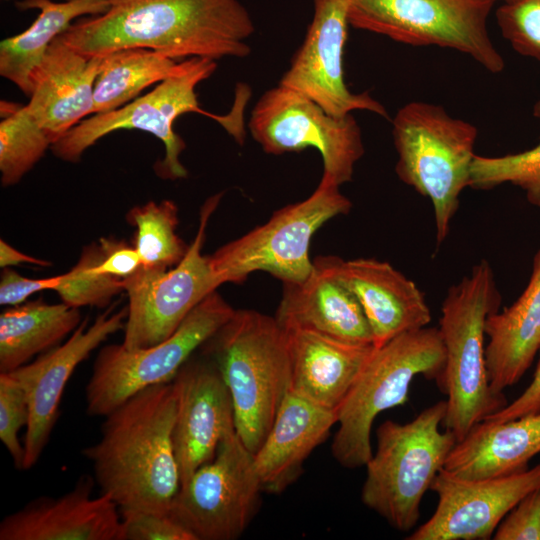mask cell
<instances>
[{"label": "cell", "mask_w": 540, "mask_h": 540, "mask_svg": "<svg viewBox=\"0 0 540 540\" xmlns=\"http://www.w3.org/2000/svg\"><path fill=\"white\" fill-rule=\"evenodd\" d=\"M99 15L77 19L61 36L88 57L146 48L175 61L244 58L253 20L239 0H107Z\"/></svg>", "instance_id": "6da1fadb"}, {"label": "cell", "mask_w": 540, "mask_h": 540, "mask_svg": "<svg viewBox=\"0 0 540 540\" xmlns=\"http://www.w3.org/2000/svg\"><path fill=\"white\" fill-rule=\"evenodd\" d=\"M173 382L147 387L104 417L100 439L83 449L101 493L122 509L168 515L180 489L173 444Z\"/></svg>", "instance_id": "7a4b0ae2"}, {"label": "cell", "mask_w": 540, "mask_h": 540, "mask_svg": "<svg viewBox=\"0 0 540 540\" xmlns=\"http://www.w3.org/2000/svg\"><path fill=\"white\" fill-rule=\"evenodd\" d=\"M201 348L220 370L232 398L236 433L254 454L290 389L286 333L275 317L239 309Z\"/></svg>", "instance_id": "3957f363"}, {"label": "cell", "mask_w": 540, "mask_h": 540, "mask_svg": "<svg viewBox=\"0 0 540 540\" xmlns=\"http://www.w3.org/2000/svg\"><path fill=\"white\" fill-rule=\"evenodd\" d=\"M501 301L493 269L481 260L448 289L442 302L438 330L445 366L439 388L447 396L442 425L457 442L508 404L504 393L491 388L485 362V322Z\"/></svg>", "instance_id": "277c9868"}, {"label": "cell", "mask_w": 540, "mask_h": 540, "mask_svg": "<svg viewBox=\"0 0 540 540\" xmlns=\"http://www.w3.org/2000/svg\"><path fill=\"white\" fill-rule=\"evenodd\" d=\"M445 350L438 327L401 333L373 348L338 409L331 444L334 459L345 468L365 466L372 456L371 430L383 411L403 405L413 379L423 376L440 387Z\"/></svg>", "instance_id": "5b68a950"}, {"label": "cell", "mask_w": 540, "mask_h": 540, "mask_svg": "<svg viewBox=\"0 0 540 540\" xmlns=\"http://www.w3.org/2000/svg\"><path fill=\"white\" fill-rule=\"evenodd\" d=\"M398 178L427 197L434 209L436 241L448 236L462 191L470 185L477 128L442 106L411 101L392 120Z\"/></svg>", "instance_id": "8992f818"}, {"label": "cell", "mask_w": 540, "mask_h": 540, "mask_svg": "<svg viewBox=\"0 0 540 540\" xmlns=\"http://www.w3.org/2000/svg\"><path fill=\"white\" fill-rule=\"evenodd\" d=\"M446 401H438L413 420H386L376 430L377 448L366 463L361 500L394 529L406 532L420 517V504L456 444L440 430Z\"/></svg>", "instance_id": "52a82bcc"}, {"label": "cell", "mask_w": 540, "mask_h": 540, "mask_svg": "<svg viewBox=\"0 0 540 540\" xmlns=\"http://www.w3.org/2000/svg\"><path fill=\"white\" fill-rule=\"evenodd\" d=\"M216 68V61L211 59H186L181 72L158 83L149 93L118 109L80 121L52 144V152L59 159L75 163L102 137L121 129H137L151 133L164 145L165 154L155 165L156 174L169 180L186 178L188 172L180 161L186 144L173 128L179 116L188 112L208 115L222 122L238 143L244 139L242 123L232 121L231 117L215 116L199 106L196 87L212 76Z\"/></svg>", "instance_id": "ba28073f"}, {"label": "cell", "mask_w": 540, "mask_h": 540, "mask_svg": "<svg viewBox=\"0 0 540 540\" xmlns=\"http://www.w3.org/2000/svg\"><path fill=\"white\" fill-rule=\"evenodd\" d=\"M339 188L321 179L306 199L277 210L266 223L207 255L218 286L242 283L256 271L267 272L283 284L305 280L314 268L309 257L314 233L352 208Z\"/></svg>", "instance_id": "9c48e42d"}, {"label": "cell", "mask_w": 540, "mask_h": 540, "mask_svg": "<svg viewBox=\"0 0 540 540\" xmlns=\"http://www.w3.org/2000/svg\"><path fill=\"white\" fill-rule=\"evenodd\" d=\"M502 0H349L350 26L412 46H437L466 54L499 73L505 61L488 30Z\"/></svg>", "instance_id": "30bf717a"}, {"label": "cell", "mask_w": 540, "mask_h": 540, "mask_svg": "<svg viewBox=\"0 0 540 540\" xmlns=\"http://www.w3.org/2000/svg\"><path fill=\"white\" fill-rule=\"evenodd\" d=\"M234 312L235 309L215 290L161 343L133 350L124 348L122 344L102 347L85 387L87 414L105 417L139 391L171 382L194 351L210 339Z\"/></svg>", "instance_id": "8fae6325"}, {"label": "cell", "mask_w": 540, "mask_h": 540, "mask_svg": "<svg viewBox=\"0 0 540 540\" xmlns=\"http://www.w3.org/2000/svg\"><path fill=\"white\" fill-rule=\"evenodd\" d=\"M253 139L268 154L315 148L321 179L341 186L352 180L364 154L361 129L352 114L335 117L306 96L278 84L256 102L248 122Z\"/></svg>", "instance_id": "7c38bea8"}, {"label": "cell", "mask_w": 540, "mask_h": 540, "mask_svg": "<svg viewBox=\"0 0 540 540\" xmlns=\"http://www.w3.org/2000/svg\"><path fill=\"white\" fill-rule=\"evenodd\" d=\"M262 491L253 453L234 431L180 486L168 515L195 540H234L255 516Z\"/></svg>", "instance_id": "4fadbf2b"}, {"label": "cell", "mask_w": 540, "mask_h": 540, "mask_svg": "<svg viewBox=\"0 0 540 540\" xmlns=\"http://www.w3.org/2000/svg\"><path fill=\"white\" fill-rule=\"evenodd\" d=\"M221 197V193L216 194L202 206L197 234L177 265L166 270L141 266L124 279L128 296L121 343L124 348H146L166 340L187 315L219 287L202 247L208 221Z\"/></svg>", "instance_id": "5bb4252c"}, {"label": "cell", "mask_w": 540, "mask_h": 540, "mask_svg": "<svg viewBox=\"0 0 540 540\" xmlns=\"http://www.w3.org/2000/svg\"><path fill=\"white\" fill-rule=\"evenodd\" d=\"M305 38L279 84L344 117L362 110L388 118L385 107L367 92L353 93L344 80L343 54L349 24V0H313Z\"/></svg>", "instance_id": "9a60e30c"}, {"label": "cell", "mask_w": 540, "mask_h": 540, "mask_svg": "<svg viewBox=\"0 0 540 540\" xmlns=\"http://www.w3.org/2000/svg\"><path fill=\"white\" fill-rule=\"evenodd\" d=\"M540 488V463L520 473L468 479L444 468L430 489L438 502L433 515L407 540H488L506 514Z\"/></svg>", "instance_id": "2e32d148"}, {"label": "cell", "mask_w": 540, "mask_h": 540, "mask_svg": "<svg viewBox=\"0 0 540 540\" xmlns=\"http://www.w3.org/2000/svg\"><path fill=\"white\" fill-rule=\"evenodd\" d=\"M114 308L98 315L90 326L88 319L83 320L66 342L8 372L24 389L29 403L23 470L31 469L41 457L59 417L63 392L77 366L109 336L124 329L128 308Z\"/></svg>", "instance_id": "e0dca14e"}, {"label": "cell", "mask_w": 540, "mask_h": 540, "mask_svg": "<svg viewBox=\"0 0 540 540\" xmlns=\"http://www.w3.org/2000/svg\"><path fill=\"white\" fill-rule=\"evenodd\" d=\"M172 382L177 396L173 444L181 486L236 431L235 417L229 389L209 357L190 358Z\"/></svg>", "instance_id": "ac0fdd59"}, {"label": "cell", "mask_w": 540, "mask_h": 540, "mask_svg": "<svg viewBox=\"0 0 540 540\" xmlns=\"http://www.w3.org/2000/svg\"><path fill=\"white\" fill-rule=\"evenodd\" d=\"M314 262L356 297L370 325L375 347L430 323L432 315L424 294L390 263L373 258L344 260L337 256H319Z\"/></svg>", "instance_id": "d6986e66"}, {"label": "cell", "mask_w": 540, "mask_h": 540, "mask_svg": "<svg viewBox=\"0 0 540 540\" xmlns=\"http://www.w3.org/2000/svg\"><path fill=\"white\" fill-rule=\"evenodd\" d=\"M94 480L81 476L59 497L40 496L0 523V540H122L119 507L102 494L91 496Z\"/></svg>", "instance_id": "ffe728a7"}, {"label": "cell", "mask_w": 540, "mask_h": 540, "mask_svg": "<svg viewBox=\"0 0 540 540\" xmlns=\"http://www.w3.org/2000/svg\"><path fill=\"white\" fill-rule=\"evenodd\" d=\"M101 58L79 53L58 36L32 74L27 107L52 144L93 113Z\"/></svg>", "instance_id": "44dd1931"}, {"label": "cell", "mask_w": 540, "mask_h": 540, "mask_svg": "<svg viewBox=\"0 0 540 540\" xmlns=\"http://www.w3.org/2000/svg\"><path fill=\"white\" fill-rule=\"evenodd\" d=\"M338 413L289 391L273 425L253 454L263 491L280 494L301 475L312 451L337 424Z\"/></svg>", "instance_id": "7402d4cb"}, {"label": "cell", "mask_w": 540, "mask_h": 540, "mask_svg": "<svg viewBox=\"0 0 540 540\" xmlns=\"http://www.w3.org/2000/svg\"><path fill=\"white\" fill-rule=\"evenodd\" d=\"M310 275L299 283L283 284L275 318L287 329H305L359 345H374L364 311L335 276L313 261Z\"/></svg>", "instance_id": "603a6c76"}, {"label": "cell", "mask_w": 540, "mask_h": 540, "mask_svg": "<svg viewBox=\"0 0 540 540\" xmlns=\"http://www.w3.org/2000/svg\"><path fill=\"white\" fill-rule=\"evenodd\" d=\"M284 331L291 364L290 390L338 413L374 345L348 343L305 329Z\"/></svg>", "instance_id": "cb8c5ba5"}, {"label": "cell", "mask_w": 540, "mask_h": 540, "mask_svg": "<svg viewBox=\"0 0 540 540\" xmlns=\"http://www.w3.org/2000/svg\"><path fill=\"white\" fill-rule=\"evenodd\" d=\"M485 335L488 380L495 392L503 393L521 380L540 348V249L524 291L511 306L487 317Z\"/></svg>", "instance_id": "d4e9b609"}, {"label": "cell", "mask_w": 540, "mask_h": 540, "mask_svg": "<svg viewBox=\"0 0 540 540\" xmlns=\"http://www.w3.org/2000/svg\"><path fill=\"white\" fill-rule=\"evenodd\" d=\"M540 453V412L504 422L484 420L456 442L444 469L463 478L505 476L529 469Z\"/></svg>", "instance_id": "484cf974"}, {"label": "cell", "mask_w": 540, "mask_h": 540, "mask_svg": "<svg viewBox=\"0 0 540 540\" xmlns=\"http://www.w3.org/2000/svg\"><path fill=\"white\" fill-rule=\"evenodd\" d=\"M21 10L39 9L40 13L24 32L0 43V75L15 84L25 95L32 90L31 77L55 38L77 19L99 15L108 8L107 0H21Z\"/></svg>", "instance_id": "4316f807"}, {"label": "cell", "mask_w": 540, "mask_h": 540, "mask_svg": "<svg viewBox=\"0 0 540 540\" xmlns=\"http://www.w3.org/2000/svg\"><path fill=\"white\" fill-rule=\"evenodd\" d=\"M78 309L38 299L4 310L0 315V373L29 363L72 334L82 322Z\"/></svg>", "instance_id": "83f0119b"}, {"label": "cell", "mask_w": 540, "mask_h": 540, "mask_svg": "<svg viewBox=\"0 0 540 540\" xmlns=\"http://www.w3.org/2000/svg\"><path fill=\"white\" fill-rule=\"evenodd\" d=\"M185 60L175 61L146 48H125L102 56L94 84L93 114L128 104L147 87L181 72Z\"/></svg>", "instance_id": "f1b7e54d"}, {"label": "cell", "mask_w": 540, "mask_h": 540, "mask_svg": "<svg viewBox=\"0 0 540 540\" xmlns=\"http://www.w3.org/2000/svg\"><path fill=\"white\" fill-rule=\"evenodd\" d=\"M126 219L136 229L133 246L142 267L169 269L185 256L189 245L177 235L178 207L174 201H150L131 208Z\"/></svg>", "instance_id": "f546056e"}, {"label": "cell", "mask_w": 540, "mask_h": 540, "mask_svg": "<svg viewBox=\"0 0 540 540\" xmlns=\"http://www.w3.org/2000/svg\"><path fill=\"white\" fill-rule=\"evenodd\" d=\"M0 173L4 187L18 183L51 147L52 140L27 105L1 102Z\"/></svg>", "instance_id": "4dcf8cb0"}, {"label": "cell", "mask_w": 540, "mask_h": 540, "mask_svg": "<svg viewBox=\"0 0 540 540\" xmlns=\"http://www.w3.org/2000/svg\"><path fill=\"white\" fill-rule=\"evenodd\" d=\"M506 183L521 188L528 202L540 207V140L533 148L515 154L475 155L469 187L490 190Z\"/></svg>", "instance_id": "1f68e13d"}, {"label": "cell", "mask_w": 540, "mask_h": 540, "mask_svg": "<svg viewBox=\"0 0 540 540\" xmlns=\"http://www.w3.org/2000/svg\"><path fill=\"white\" fill-rule=\"evenodd\" d=\"M103 251L99 243L83 248L78 262L68 272L55 291L63 303L74 308L105 307L114 296L125 291L124 279L99 273L96 265Z\"/></svg>", "instance_id": "d6a6232c"}, {"label": "cell", "mask_w": 540, "mask_h": 540, "mask_svg": "<svg viewBox=\"0 0 540 540\" xmlns=\"http://www.w3.org/2000/svg\"><path fill=\"white\" fill-rule=\"evenodd\" d=\"M496 19L502 36L518 54L540 61V0L502 2Z\"/></svg>", "instance_id": "836d02e7"}, {"label": "cell", "mask_w": 540, "mask_h": 540, "mask_svg": "<svg viewBox=\"0 0 540 540\" xmlns=\"http://www.w3.org/2000/svg\"><path fill=\"white\" fill-rule=\"evenodd\" d=\"M29 416L24 389L9 373H0V439L19 470H23L25 449L18 434L27 427Z\"/></svg>", "instance_id": "e575fe53"}, {"label": "cell", "mask_w": 540, "mask_h": 540, "mask_svg": "<svg viewBox=\"0 0 540 540\" xmlns=\"http://www.w3.org/2000/svg\"><path fill=\"white\" fill-rule=\"evenodd\" d=\"M122 540H195L169 515L134 509L120 510Z\"/></svg>", "instance_id": "d590c367"}, {"label": "cell", "mask_w": 540, "mask_h": 540, "mask_svg": "<svg viewBox=\"0 0 540 540\" xmlns=\"http://www.w3.org/2000/svg\"><path fill=\"white\" fill-rule=\"evenodd\" d=\"M495 540H540V488L524 496L496 528Z\"/></svg>", "instance_id": "8d00e7d4"}, {"label": "cell", "mask_w": 540, "mask_h": 540, "mask_svg": "<svg viewBox=\"0 0 540 540\" xmlns=\"http://www.w3.org/2000/svg\"><path fill=\"white\" fill-rule=\"evenodd\" d=\"M103 256L96 265L99 273L126 279L142 266V260L134 246L121 239L101 237L98 241Z\"/></svg>", "instance_id": "74e56055"}, {"label": "cell", "mask_w": 540, "mask_h": 540, "mask_svg": "<svg viewBox=\"0 0 540 540\" xmlns=\"http://www.w3.org/2000/svg\"><path fill=\"white\" fill-rule=\"evenodd\" d=\"M62 274L41 279L27 278L16 271L3 268L0 279V304L15 306L26 302L33 294L43 290H55Z\"/></svg>", "instance_id": "f35d334b"}, {"label": "cell", "mask_w": 540, "mask_h": 540, "mask_svg": "<svg viewBox=\"0 0 540 540\" xmlns=\"http://www.w3.org/2000/svg\"><path fill=\"white\" fill-rule=\"evenodd\" d=\"M538 354L539 359L529 386L513 402L507 404L504 408L487 417L485 420L504 422L540 412V348Z\"/></svg>", "instance_id": "ab89813d"}, {"label": "cell", "mask_w": 540, "mask_h": 540, "mask_svg": "<svg viewBox=\"0 0 540 540\" xmlns=\"http://www.w3.org/2000/svg\"><path fill=\"white\" fill-rule=\"evenodd\" d=\"M32 264L36 266H50L51 262L43 259H39L23 252L18 251L9 243L0 240V266L1 268H7L9 266H15L19 264Z\"/></svg>", "instance_id": "60d3db41"}, {"label": "cell", "mask_w": 540, "mask_h": 540, "mask_svg": "<svg viewBox=\"0 0 540 540\" xmlns=\"http://www.w3.org/2000/svg\"><path fill=\"white\" fill-rule=\"evenodd\" d=\"M533 115L536 118H540V100H538L533 106Z\"/></svg>", "instance_id": "b9f144b4"}, {"label": "cell", "mask_w": 540, "mask_h": 540, "mask_svg": "<svg viewBox=\"0 0 540 540\" xmlns=\"http://www.w3.org/2000/svg\"><path fill=\"white\" fill-rule=\"evenodd\" d=\"M509 1H513V0H502V2H509ZM502 2H501V3H502Z\"/></svg>", "instance_id": "7bdbcfd3"}]
</instances>
